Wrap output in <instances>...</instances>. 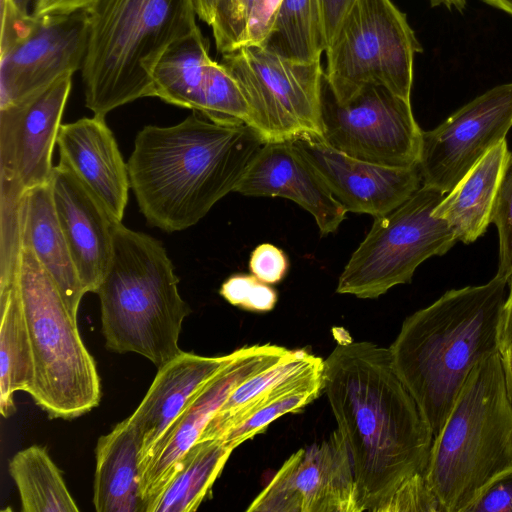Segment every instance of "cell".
<instances>
[{"instance_id": "6da1fadb", "label": "cell", "mask_w": 512, "mask_h": 512, "mask_svg": "<svg viewBox=\"0 0 512 512\" xmlns=\"http://www.w3.org/2000/svg\"><path fill=\"white\" fill-rule=\"evenodd\" d=\"M352 463L362 511L425 474L432 431L395 373L388 348L339 341L323 360V388Z\"/></svg>"}, {"instance_id": "7a4b0ae2", "label": "cell", "mask_w": 512, "mask_h": 512, "mask_svg": "<svg viewBox=\"0 0 512 512\" xmlns=\"http://www.w3.org/2000/svg\"><path fill=\"white\" fill-rule=\"evenodd\" d=\"M264 144L247 124L216 123L197 112L172 126H145L127 162L141 213L165 232L194 226L235 192Z\"/></svg>"}, {"instance_id": "3957f363", "label": "cell", "mask_w": 512, "mask_h": 512, "mask_svg": "<svg viewBox=\"0 0 512 512\" xmlns=\"http://www.w3.org/2000/svg\"><path fill=\"white\" fill-rule=\"evenodd\" d=\"M507 286L495 275L486 284L447 291L408 316L388 347L393 369L433 437L474 367L501 349Z\"/></svg>"}, {"instance_id": "277c9868", "label": "cell", "mask_w": 512, "mask_h": 512, "mask_svg": "<svg viewBox=\"0 0 512 512\" xmlns=\"http://www.w3.org/2000/svg\"><path fill=\"white\" fill-rule=\"evenodd\" d=\"M86 11L85 105L102 117L153 97L156 64L171 44L198 28L192 0H96Z\"/></svg>"}, {"instance_id": "5b68a950", "label": "cell", "mask_w": 512, "mask_h": 512, "mask_svg": "<svg viewBox=\"0 0 512 512\" xmlns=\"http://www.w3.org/2000/svg\"><path fill=\"white\" fill-rule=\"evenodd\" d=\"M178 284L162 243L118 223L96 291L107 348L140 354L158 368L180 353L179 336L190 308Z\"/></svg>"}, {"instance_id": "8992f818", "label": "cell", "mask_w": 512, "mask_h": 512, "mask_svg": "<svg viewBox=\"0 0 512 512\" xmlns=\"http://www.w3.org/2000/svg\"><path fill=\"white\" fill-rule=\"evenodd\" d=\"M512 468V408L500 351L477 364L434 437L426 481L441 512H464L495 476Z\"/></svg>"}, {"instance_id": "52a82bcc", "label": "cell", "mask_w": 512, "mask_h": 512, "mask_svg": "<svg viewBox=\"0 0 512 512\" xmlns=\"http://www.w3.org/2000/svg\"><path fill=\"white\" fill-rule=\"evenodd\" d=\"M14 278L27 324L35 376L28 392L51 418L74 419L98 406L100 378L77 316L32 250L20 243Z\"/></svg>"}, {"instance_id": "ba28073f", "label": "cell", "mask_w": 512, "mask_h": 512, "mask_svg": "<svg viewBox=\"0 0 512 512\" xmlns=\"http://www.w3.org/2000/svg\"><path fill=\"white\" fill-rule=\"evenodd\" d=\"M422 51L405 13L391 0H354L325 49L324 84L339 103L367 85L410 102L414 56Z\"/></svg>"}, {"instance_id": "9c48e42d", "label": "cell", "mask_w": 512, "mask_h": 512, "mask_svg": "<svg viewBox=\"0 0 512 512\" xmlns=\"http://www.w3.org/2000/svg\"><path fill=\"white\" fill-rule=\"evenodd\" d=\"M446 194L422 185L372 227L339 276L336 292L375 299L411 282L416 268L443 255L457 242L448 224L433 215Z\"/></svg>"}, {"instance_id": "30bf717a", "label": "cell", "mask_w": 512, "mask_h": 512, "mask_svg": "<svg viewBox=\"0 0 512 512\" xmlns=\"http://www.w3.org/2000/svg\"><path fill=\"white\" fill-rule=\"evenodd\" d=\"M220 63L239 85L249 109L248 125L264 143L322 136L320 61L300 62L250 44L222 54Z\"/></svg>"}, {"instance_id": "8fae6325", "label": "cell", "mask_w": 512, "mask_h": 512, "mask_svg": "<svg viewBox=\"0 0 512 512\" xmlns=\"http://www.w3.org/2000/svg\"><path fill=\"white\" fill-rule=\"evenodd\" d=\"M322 140L356 159L389 167L418 165L423 131L411 102L383 86L367 85L344 103L323 84Z\"/></svg>"}, {"instance_id": "7c38bea8", "label": "cell", "mask_w": 512, "mask_h": 512, "mask_svg": "<svg viewBox=\"0 0 512 512\" xmlns=\"http://www.w3.org/2000/svg\"><path fill=\"white\" fill-rule=\"evenodd\" d=\"M72 75L0 107V212L15 213L23 195L51 182L52 155Z\"/></svg>"}, {"instance_id": "4fadbf2b", "label": "cell", "mask_w": 512, "mask_h": 512, "mask_svg": "<svg viewBox=\"0 0 512 512\" xmlns=\"http://www.w3.org/2000/svg\"><path fill=\"white\" fill-rule=\"evenodd\" d=\"M288 352V349L272 344L237 349L234 357L196 392L140 464L143 512H151L180 459L199 440L207 424L230 394L244 381L272 366Z\"/></svg>"}, {"instance_id": "5bb4252c", "label": "cell", "mask_w": 512, "mask_h": 512, "mask_svg": "<svg viewBox=\"0 0 512 512\" xmlns=\"http://www.w3.org/2000/svg\"><path fill=\"white\" fill-rule=\"evenodd\" d=\"M512 127V82L495 86L423 132L422 185L447 194Z\"/></svg>"}, {"instance_id": "9a60e30c", "label": "cell", "mask_w": 512, "mask_h": 512, "mask_svg": "<svg viewBox=\"0 0 512 512\" xmlns=\"http://www.w3.org/2000/svg\"><path fill=\"white\" fill-rule=\"evenodd\" d=\"M246 510L362 512L350 455L338 430L289 456Z\"/></svg>"}, {"instance_id": "2e32d148", "label": "cell", "mask_w": 512, "mask_h": 512, "mask_svg": "<svg viewBox=\"0 0 512 512\" xmlns=\"http://www.w3.org/2000/svg\"><path fill=\"white\" fill-rule=\"evenodd\" d=\"M88 43L86 10L35 16L30 30L0 51V107L82 68Z\"/></svg>"}, {"instance_id": "e0dca14e", "label": "cell", "mask_w": 512, "mask_h": 512, "mask_svg": "<svg viewBox=\"0 0 512 512\" xmlns=\"http://www.w3.org/2000/svg\"><path fill=\"white\" fill-rule=\"evenodd\" d=\"M291 142L347 212L385 215L422 186L418 166L389 167L366 162L332 148L321 137L307 136Z\"/></svg>"}, {"instance_id": "ac0fdd59", "label": "cell", "mask_w": 512, "mask_h": 512, "mask_svg": "<svg viewBox=\"0 0 512 512\" xmlns=\"http://www.w3.org/2000/svg\"><path fill=\"white\" fill-rule=\"evenodd\" d=\"M235 192L292 200L314 217L322 235L335 232L347 213L292 142L265 143Z\"/></svg>"}, {"instance_id": "d6986e66", "label": "cell", "mask_w": 512, "mask_h": 512, "mask_svg": "<svg viewBox=\"0 0 512 512\" xmlns=\"http://www.w3.org/2000/svg\"><path fill=\"white\" fill-rule=\"evenodd\" d=\"M52 197L58 221L85 293H96L108 267L120 223L66 167L53 168Z\"/></svg>"}, {"instance_id": "ffe728a7", "label": "cell", "mask_w": 512, "mask_h": 512, "mask_svg": "<svg viewBox=\"0 0 512 512\" xmlns=\"http://www.w3.org/2000/svg\"><path fill=\"white\" fill-rule=\"evenodd\" d=\"M56 145L59 164L71 171L121 222L131 185L127 163L105 117L94 115L62 124Z\"/></svg>"}, {"instance_id": "44dd1931", "label": "cell", "mask_w": 512, "mask_h": 512, "mask_svg": "<svg viewBox=\"0 0 512 512\" xmlns=\"http://www.w3.org/2000/svg\"><path fill=\"white\" fill-rule=\"evenodd\" d=\"M234 357L200 356L181 351L158 368L136 410L128 417L142 438L140 464L196 392Z\"/></svg>"}, {"instance_id": "7402d4cb", "label": "cell", "mask_w": 512, "mask_h": 512, "mask_svg": "<svg viewBox=\"0 0 512 512\" xmlns=\"http://www.w3.org/2000/svg\"><path fill=\"white\" fill-rule=\"evenodd\" d=\"M20 243L29 247L77 316L86 294L55 211L51 182L28 190L19 207Z\"/></svg>"}, {"instance_id": "603a6c76", "label": "cell", "mask_w": 512, "mask_h": 512, "mask_svg": "<svg viewBox=\"0 0 512 512\" xmlns=\"http://www.w3.org/2000/svg\"><path fill=\"white\" fill-rule=\"evenodd\" d=\"M142 438L126 418L95 448L93 504L98 512H143L140 496Z\"/></svg>"}, {"instance_id": "cb8c5ba5", "label": "cell", "mask_w": 512, "mask_h": 512, "mask_svg": "<svg viewBox=\"0 0 512 512\" xmlns=\"http://www.w3.org/2000/svg\"><path fill=\"white\" fill-rule=\"evenodd\" d=\"M509 154L504 139L491 148L435 208L433 215L448 224L457 241L474 242L491 223L493 204Z\"/></svg>"}, {"instance_id": "d4e9b609", "label": "cell", "mask_w": 512, "mask_h": 512, "mask_svg": "<svg viewBox=\"0 0 512 512\" xmlns=\"http://www.w3.org/2000/svg\"><path fill=\"white\" fill-rule=\"evenodd\" d=\"M0 412H15L14 394L29 392L35 370L32 349L15 278L0 284Z\"/></svg>"}, {"instance_id": "484cf974", "label": "cell", "mask_w": 512, "mask_h": 512, "mask_svg": "<svg viewBox=\"0 0 512 512\" xmlns=\"http://www.w3.org/2000/svg\"><path fill=\"white\" fill-rule=\"evenodd\" d=\"M322 388L323 364L283 382L244 407L229 420L219 440L234 450L281 416L299 412L320 395Z\"/></svg>"}, {"instance_id": "4316f807", "label": "cell", "mask_w": 512, "mask_h": 512, "mask_svg": "<svg viewBox=\"0 0 512 512\" xmlns=\"http://www.w3.org/2000/svg\"><path fill=\"white\" fill-rule=\"evenodd\" d=\"M232 451L219 439L198 440L176 465L151 512L197 510L221 474Z\"/></svg>"}, {"instance_id": "83f0119b", "label": "cell", "mask_w": 512, "mask_h": 512, "mask_svg": "<svg viewBox=\"0 0 512 512\" xmlns=\"http://www.w3.org/2000/svg\"><path fill=\"white\" fill-rule=\"evenodd\" d=\"M23 512H78L61 470L45 447L32 445L18 451L9 461Z\"/></svg>"}, {"instance_id": "f1b7e54d", "label": "cell", "mask_w": 512, "mask_h": 512, "mask_svg": "<svg viewBox=\"0 0 512 512\" xmlns=\"http://www.w3.org/2000/svg\"><path fill=\"white\" fill-rule=\"evenodd\" d=\"M211 60L209 43L200 28L178 39L168 47L154 68L153 97L189 109Z\"/></svg>"}, {"instance_id": "f546056e", "label": "cell", "mask_w": 512, "mask_h": 512, "mask_svg": "<svg viewBox=\"0 0 512 512\" xmlns=\"http://www.w3.org/2000/svg\"><path fill=\"white\" fill-rule=\"evenodd\" d=\"M272 51L300 62L320 61L325 51L319 0H282L266 41Z\"/></svg>"}, {"instance_id": "4dcf8cb0", "label": "cell", "mask_w": 512, "mask_h": 512, "mask_svg": "<svg viewBox=\"0 0 512 512\" xmlns=\"http://www.w3.org/2000/svg\"><path fill=\"white\" fill-rule=\"evenodd\" d=\"M323 364L320 357L300 349L240 384L205 427L199 440L219 439L228 421L241 409L278 385Z\"/></svg>"}, {"instance_id": "1f68e13d", "label": "cell", "mask_w": 512, "mask_h": 512, "mask_svg": "<svg viewBox=\"0 0 512 512\" xmlns=\"http://www.w3.org/2000/svg\"><path fill=\"white\" fill-rule=\"evenodd\" d=\"M491 222L496 225L499 234V264L496 275L509 281L512 277V152L496 194Z\"/></svg>"}, {"instance_id": "d6a6232c", "label": "cell", "mask_w": 512, "mask_h": 512, "mask_svg": "<svg viewBox=\"0 0 512 512\" xmlns=\"http://www.w3.org/2000/svg\"><path fill=\"white\" fill-rule=\"evenodd\" d=\"M253 2L254 0H218L211 27L217 51L221 54L242 45Z\"/></svg>"}, {"instance_id": "836d02e7", "label": "cell", "mask_w": 512, "mask_h": 512, "mask_svg": "<svg viewBox=\"0 0 512 512\" xmlns=\"http://www.w3.org/2000/svg\"><path fill=\"white\" fill-rule=\"evenodd\" d=\"M219 293L230 304L254 312H268L277 302L276 291L253 274L230 276Z\"/></svg>"}, {"instance_id": "e575fe53", "label": "cell", "mask_w": 512, "mask_h": 512, "mask_svg": "<svg viewBox=\"0 0 512 512\" xmlns=\"http://www.w3.org/2000/svg\"><path fill=\"white\" fill-rule=\"evenodd\" d=\"M441 512L425 474H416L402 483L377 512Z\"/></svg>"}, {"instance_id": "d590c367", "label": "cell", "mask_w": 512, "mask_h": 512, "mask_svg": "<svg viewBox=\"0 0 512 512\" xmlns=\"http://www.w3.org/2000/svg\"><path fill=\"white\" fill-rule=\"evenodd\" d=\"M464 512H512V468L490 480Z\"/></svg>"}, {"instance_id": "8d00e7d4", "label": "cell", "mask_w": 512, "mask_h": 512, "mask_svg": "<svg viewBox=\"0 0 512 512\" xmlns=\"http://www.w3.org/2000/svg\"><path fill=\"white\" fill-rule=\"evenodd\" d=\"M289 262L283 250L270 243L258 245L251 253V273L267 284L281 281L288 270Z\"/></svg>"}, {"instance_id": "74e56055", "label": "cell", "mask_w": 512, "mask_h": 512, "mask_svg": "<svg viewBox=\"0 0 512 512\" xmlns=\"http://www.w3.org/2000/svg\"><path fill=\"white\" fill-rule=\"evenodd\" d=\"M281 1L282 0H254L241 46L263 44L266 41L272 29Z\"/></svg>"}, {"instance_id": "f35d334b", "label": "cell", "mask_w": 512, "mask_h": 512, "mask_svg": "<svg viewBox=\"0 0 512 512\" xmlns=\"http://www.w3.org/2000/svg\"><path fill=\"white\" fill-rule=\"evenodd\" d=\"M34 20L35 16L22 12L14 0H1L0 51L23 37L30 30Z\"/></svg>"}, {"instance_id": "ab89813d", "label": "cell", "mask_w": 512, "mask_h": 512, "mask_svg": "<svg viewBox=\"0 0 512 512\" xmlns=\"http://www.w3.org/2000/svg\"><path fill=\"white\" fill-rule=\"evenodd\" d=\"M325 49L354 0H319Z\"/></svg>"}, {"instance_id": "60d3db41", "label": "cell", "mask_w": 512, "mask_h": 512, "mask_svg": "<svg viewBox=\"0 0 512 512\" xmlns=\"http://www.w3.org/2000/svg\"><path fill=\"white\" fill-rule=\"evenodd\" d=\"M96 0H36L33 15H68L84 11Z\"/></svg>"}, {"instance_id": "b9f144b4", "label": "cell", "mask_w": 512, "mask_h": 512, "mask_svg": "<svg viewBox=\"0 0 512 512\" xmlns=\"http://www.w3.org/2000/svg\"><path fill=\"white\" fill-rule=\"evenodd\" d=\"M512 345V277L508 281V293L501 323V348Z\"/></svg>"}, {"instance_id": "7bdbcfd3", "label": "cell", "mask_w": 512, "mask_h": 512, "mask_svg": "<svg viewBox=\"0 0 512 512\" xmlns=\"http://www.w3.org/2000/svg\"><path fill=\"white\" fill-rule=\"evenodd\" d=\"M507 396L512 408V345L500 349Z\"/></svg>"}, {"instance_id": "ee69618b", "label": "cell", "mask_w": 512, "mask_h": 512, "mask_svg": "<svg viewBox=\"0 0 512 512\" xmlns=\"http://www.w3.org/2000/svg\"><path fill=\"white\" fill-rule=\"evenodd\" d=\"M196 15L209 26L212 25L218 0H192Z\"/></svg>"}, {"instance_id": "f6af8a7d", "label": "cell", "mask_w": 512, "mask_h": 512, "mask_svg": "<svg viewBox=\"0 0 512 512\" xmlns=\"http://www.w3.org/2000/svg\"><path fill=\"white\" fill-rule=\"evenodd\" d=\"M431 6L436 7L443 5L448 9L455 8L458 11H463L466 6V0H430Z\"/></svg>"}, {"instance_id": "bcb514c9", "label": "cell", "mask_w": 512, "mask_h": 512, "mask_svg": "<svg viewBox=\"0 0 512 512\" xmlns=\"http://www.w3.org/2000/svg\"><path fill=\"white\" fill-rule=\"evenodd\" d=\"M486 4L512 16V0H482Z\"/></svg>"}, {"instance_id": "7dc6e473", "label": "cell", "mask_w": 512, "mask_h": 512, "mask_svg": "<svg viewBox=\"0 0 512 512\" xmlns=\"http://www.w3.org/2000/svg\"><path fill=\"white\" fill-rule=\"evenodd\" d=\"M33 0H14L17 7L24 13H28V7Z\"/></svg>"}]
</instances>
